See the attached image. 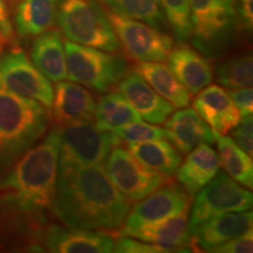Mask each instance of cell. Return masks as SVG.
I'll return each instance as SVG.
<instances>
[{
  "mask_svg": "<svg viewBox=\"0 0 253 253\" xmlns=\"http://www.w3.org/2000/svg\"><path fill=\"white\" fill-rule=\"evenodd\" d=\"M0 31L11 39H13V26L9 17V9L6 0H0Z\"/></svg>",
  "mask_w": 253,
  "mask_h": 253,
  "instance_id": "8d00e7d4",
  "label": "cell"
},
{
  "mask_svg": "<svg viewBox=\"0 0 253 253\" xmlns=\"http://www.w3.org/2000/svg\"><path fill=\"white\" fill-rule=\"evenodd\" d=\"M114 13L143 21L155 28L167 26V19L158 0H100Z\"/></svg>",
  "mask_w": 253,
  "mask_h": 253,
  "instance_id": "83f0119b",
  "label": "cell"
},
{
  "mask_svg": "<svg viewBox=\"0 0 253 253\" xmlns=\"http://www.w3.org/2000/svg\"><path fill=\"white\" fill-rule=\"evenodd\" d=\"M253 248V233L252 230L248 231L244 235L231 239L229 242L224 243L211 249L209 252L216 253H249L252 252Z\"/></svg>",
  "mask_w": 253,
  "mask_h": 253,
  "instance_id": "836d02e7",
  "label": "cell"
},
{
  "mask_svg": "<svg viewBox=\"0 0 253 253\" xmlns=\"http://www.w3.org/2000/svg\"><path fill=\"white\" fill-rule=\"evenodd\" d=\"M103 169L113 184L126 198L135 202L141 201L170 181L166 175L145 167L119 145L110 150L104 160Z\"/></svg>",
  "mask_w": 253,
  "mask_h": 253,
  "instance_id": "30bf717a",
  "label": "cell"
},
{
  "mask_svg": "<svg viewBox=\"0 0 253 253\" xmlns=\"http://www.w3.org/2000/svg\"><path fill=\"white\" fill-rule=\"evenodd\" d=\"M220 161L208 143L198 144L186 155L176 170L178 182L190 196H195L219 171Z\"/></svg>",
  "mask_w": 253,
  "mask_h": 253,
  "instance_id": "ffe728a7",
  "label": "cell"
},
{
  "mask_svg": "<svg viewBox=\"0 0 253 253\" xmlns=\"http://www.w3.org/2000/svg\"><path fill=\"white\" fill-rule=\"evenodd\" d=\"M214 142L219 151V161L226 173L240 185L248 189L253 188L252 157L245 153L232 137L214 131Z\"/></svg>",
  "mask_w": 253,
  "mask_h": 253,
  "instance_id": "4316f807",
  "label": "cell"
},
{
  "mask_svg": "<svg viewBox=\"0 0 253 253\" xmlns=\"http://www.w3.org/2000/svg\"><path fill=\"white\" fill-rule=\"evenodd\" d=\"M253 213L251 210L242 212H229L203 221L191 231L194 242L204 251L244 235L252 230Z\"/></svg>",
  "mask_w": 253,
  "mask_h": 253,
  "instance_id": "e0dca14e",
  "label": "cell"
},
{
  "mask_svg": "<svg viewBox=\"0 0 253 253\" xmlns=\"http://www.w3.org/2000/svg\"><path fill=\"white\" fill-rule=\"evenodd\" d=\"M195 196L189 218L190 233L210 218L251 210L253 205L252 192L224 171H218Z\"/></svg>",
  "mask_w": 253,
  "mask_h": 253,
  "instance_id": "ba28073f",
  "label": "cell"
},
{
  "mask_svg": "<svg viewBox=\"0 0 253 253\" xmlns=\"http://www.w3.org/2000/svg\"><path fill=\"white\" fill-rule=\"evenodd\" d=\"M56 23L72 42L114 53L121 48L99 0H56Z\"/></svg>",
  "mask_w": 253,
  "mask_h": 253,
  "instance_id": "277c9868",
  "label": "cell"
},
{
  "mask_svg": "<svg viewBox=\"0 0 253 253\" xmlns=\"http://www.w3.org/2000/svg\"><path fill=\"white\" fill-rule=\"evenodd\" d=\"M13 39L8 38L2 31H0V58L5 54L6 47H7Z\"/></svg>",
  "mask_w": 253,
  "mask_h": 253,
  "instance_id": "74e56055",
  "label": "cell"
},
{
  "mask_svg": "<svg viewBox=\"0 0 253 253\" xmlns=\"http://www.w3.org/2000/svg\"><path fill=\"white\" fill-rule=\"evenodd\" d=\"M59 137V163L77 167L102 164L110 150L121 144L113 130L99 129L93 121L61 126Z\"/></svg>",
  "mask_w": 253,
  "mask_h": 253,
  "instance_id": "52a82bcc",
  "label": "cell"
},
{
  "mask_svg": "<svg viewBox=\"0 0 253 253\" xmlns=\"http://www.w3.org/2000/svg\"><path fill=\"white\" fill-rule=\"evenodd\" d=\"M130 202L113 184L103 164H60L52 210L67 227L80 230L121 229Z\"/></svg>",
  "mask_w": 253,
  "mask_h": 253,
  "instance_id": "6da1fadb",
  "label": "cell"
},
{
  "mask_svg": "<svg viewBox=\"0 0 253 253\" xmlns=\"http://www.w3.org/2000/svg\"><path fill=\"white\" fill-rule=\"evenodd\" d=\"M107 17L120 41L131 59L140 62L166 61L173 46L169 34L143 21L116 14L106 9Z\"/></svg>",
  "mask_w": 253,
  "mask_h": 253,
  "instance_id": "9c48e42d",
  "label": "cell"
},
{
  "mask_svg": "<svg viewBox=\"0 0 253 253\" xmlns=\"http://www.w3.org/2000/svg\"><path fill=\"white\" fill-rule=\"evenodd\" d=\"M67 79L99 93H108L128 73L122 56L104 50L63 41Z\"/></svg>",
  "mask_w": 253,
  "mask_h": 253,
  "instance_id": "5b68a950",
  "label": "cell"
},
{
  "mask_svg": "<svg viewBox=\"0 0 253 253\" xmlns=\"http://www.w3.org/2000/svg\"><path fill=\"white\" fill-rule=\"evenodd\" d=\"M114 252L119 253H162L169 252L167 249L161 248V246L151 244V243H145L142 240L131 239L130 237L122 236V238L116 243L114 246Z\"/></svg>",
  "mask_w": 253,
  "mask_h": 253,
  "instance_id": "d6a6232c",
  "label": "cell"
},
{
  "mask_svg": "<svg viewBox=\"0 0 253 253\" xmlns=\"http://www.w3.org/2000/svg\"><path fill=\"white\" fill-rule=\"evenodd\" d=\"M94 119L95 125L102 130H114L142 121L140 114L120 91H110L101 97Z\"/></svg>",
  "mask_w": 253,
  "mask_h": 253,
  "instance_id": "484cf974",
  "label": "cell"
},
{
  "mask_svg": "<svg viewBox=\"0 0 253 253\" xmlns=\"http://www.w3.org/2000/svg\"><path fill=\"white\" fill-rule=\"evenodd\" d=\"M126 237L158 245L167 249L169 252L186 251L184 249L189 248L191 242L188 213L179 214L150 225H144L132 231Z\"/></svg>",
  "mask_w": 253,
  "mask_h": 253,
  "instance_id": "603a6c76",
  "label": "cell"
},
{
  "mask_svg": "<svg viewBox=\"0 0 253 253\" xmlns=\"http://www.w3.org/2000/svg\"><path fill=\"white\" fill-rule=\"evenodd\" d=\"M252 130H253L252 115H248L245 116V118H242L238 125L232 129V140L235 141L236 143L251 157L253 154Z\"/></svg>",
  "mask_w": 253,
  "mask_h": 253,
  "instance_id": "1f68e13d",
  "label": "cell"
},
{
  "mask_svg": "<svg viewBox=\"0 0 253 253\" xmlns=\"http://www.w3.org/2000/svg\"><path fill=\"white\" fill-rule=\"evenodd\" d=\"M128 151L145 167L166 176H171L182 162V155L167 138L128 144Z\"/></svg>",
  "mask_w": 253,
  "mask_h": 253,
  "instance_id": "d4e9b609",
  "label": "cell"
},
{
  "mask_svg": "<svg viewBox=\"0 0 253 253\" xmlns=\"http://www.w3.org/2000/svg\"><path fill=\"white\" fill-rule=\"evenodd\" d=\"M118 84L120 93L149 123L162 125L175 110V107L157 94L137 72L126 73Z\"/></svg>",
  "mask_w": 253,
  "mask_h": 253,
  "instance_id": "4fadbf2b",
  "label": "cell"
},
{
  "mask_svg": "<svg viewBox=\"0 0 253 253\" xmlns=\"http://www.w3.org/2000/svg\"><path fill=\"white\" fill-rule=\"evenodd\" d=\"M191 39L196 48L219 54L237 26L235 0H189Z\"/></svg>",
  "mask_w": 253,
  "mask_h": 253,
  "instance_id": "8992f818",
  "label": "cell"
},
{
  "mask_svg": "<svg viewBox=\"0 0 253 253\" xmlns=\"http://www.w3.org/2000/svg\"><path fill=\"white\" fill-rule=\"evenodd\" d=\"M218 84L235 90L252 87L253 61L250 54L237 55L221 62L217 68Z\"/></svg>",
  "mask_w": 253,
  "mask_h": 253,
  "instance_id": "f1b7e54d",
  "label": "cell"
},
{
  "mask_svg": "<svg viewBox=\"0 0 253 253\" xmlns=\"http://www.w3.org/2000/svg\"><path fill=\"white\" fill-rule=\"evenodd\" d=\"M236 21L244 32H251L253 26V0H235Z\"/></svg>",
  "mask_w": 253,
  "mask_h": 253,
  "instance_id": "e575fe53",
  "label": "cell"
},
{
  "mask_svg": "<svg viewBox=\"0 0 253 253\" xmlns=\"http://www.w3.org/2000/svg\"><path fill=\"white\" fill-rule=\"evenodd\" d=\"M135 72H137L157 94L176 108H185L190 104L191 94L164 63L141 62L135 67Z\"/></svg>",
  "mask_w": 253,
  "mask_h": 253,
  "instance_id": "cb8c5ba5",
  "label": "cell"
},
{
  "mask_svg": "<svg viewBox=\"0 0 253 253\" xmlns=\"http://www.w3.org/2000/svg\"><path fill=\"white\" fill-rule=\"evenodd\" d=\"M167 60L168 67L191 95L197 94L213 80L212 68L208 60L184 42L172 46Z\"/></svg>",
  "mask_w": 253,
  "mask_h": 253,
  "instance_id": "9a60e30c",
  "label": "cell"
},
{
  "mask_svg": "<svg viewBox=\"0 0 253 253\" xmlns=\"http://www.w3.org/2000/svg\"><path fill=\"white\" fill-rule=\"evenodd\" d=\"M53 120L60 126L73 122L93 121L96 109L94 96L77 82L59 81L54 88Z\"/></svg>",
  "mask_w": 253,
  "mask_h": 253,
  "instance_id": "2e32d148",
  "label": "cell"
},
{
  "mask_svg": "<svg viewBox=\"0 0 253 253\" xmlns=\"http://www.w3.org/2000/svg\"><path fill=\"white\" fill-rule=\"evenodd\" d=\"M231 100L233 101L235 106L238 108L240 116L245 118L248 115H252L253 110V90L251 87L242 88L229 91Z\"/></svg>",
  "mask_w": 253,
  "mask_h": 253,
  "instance_id": "d590c367",
  "label": "cell"
},
{
  "mask_svg": "<svg viewBox=\"0 0 253 253\" xmlns=\"http://www.w3.org/2000/svg\"><path fill=\"white\" fill-rule=\"evenodd\" d=\"M9 4L20 37H38L54 26L56 0H9Z\"/></svg>",
  "mask_w": 253,
  "mask_h": 253,
  "instance_id": "7402d4cb",
  "label": "cell"
},
{
  "mask_svg": "<svg viewBox=\"0 0 253 253\" xmlns=\"http://www.w3.org/2000/svg\"><path fill=\"white\" fill-rule=\"evenodd\" d=\"M49 115L38 101L0 88V168L18 160L45 134Z\"/></svg>",
  "mask_w": 253,
  "mask_h": 253,
  "instance_id": "3957f363",
  "label": "cell"
},
{
  "mask_svg": "<svg viewBox=\"0 0 253 253\" xmlns=\"http://www.w3.org/2000/svg\"><path fill=\"white\" fill-rule=\"evenodd\" d=\"M167 23L171 27L176 39L184 42L191 37L189 0H158Z\"/></svg>",
  "mask_w": 253,
  "mask_h": 253,
  "instance_id": "f546056e",
  "label": "cell"
},
{
  "mask_svg": "<svg viewBox=\"0 0 253 253\" xmlns=\"http://www.w3.org/2000/svg\"><path fill=\"white\" fill-rule=\"evenodd\" d=\"M197 94L194 108L214 131L225 135L240 122L239 110L223 87L209 84Z\"/></svg>",
  "mask_w": 253,
  "mask_h": 253,
  "instance_id": "5bb4252c",
  "label": "cell"
},
{
  "mask_svg": "<svg viewBox=\"0 0 253 253\" xmlns=\"http://www.w3.org/2000/svg\"><path fill=\"white\" fill-rule=\"evenodd\" d=\"M32 61L49 81L67 79V61L61 32L49 28L36 38L32 45Z\"/></svg>",
  "mask_w": 253,
  "mask_h": 253,
  "instance_id": "44dd1931",
  "label": "cell"
},
{
  "mask_svg": "<svg viewBox=\"0 0 253 253\" xmlns=\"http://www.w3.org/2000/svg\"><path fill=\"white\" fill-rule=\"evenodd\" d=\"M59 150V126H55L45 140L28 149L0 181V212L36 220L53 208Z\"/></svg>",
  "mask_w": 253,
  "mask_h": 253,
  "instance_id": "7a4b0ae2",
  "label": "cell"
},
{
  "mask_svg": "<svg viewBox=\"0 0 253 253\" xmlns=\"http://www.w3.org/2000/svg\"><path fill=\"white\" fill-rule=\"evenodd\" d=\"M190 202L191 196L185 190L173 184L162 185L130 209L121 227V235L126 237L144 225L188 213Z\"/></svg>",
  "mask_w": 253,
  "mask_h": 253,
  "instance_id": "7c38bea8",
  "label": "cell"
},
{
  "mask_svg": "<svg viewBox=\"0 0 253 253\" xmlns=\"http://www.w3.org/2000/svg\"><path fill=\"white\" fill-rule=\"evenodd\" d=\"M113 132L118 136L120 141L126 142L128 144L136 143V142L160 140V138L168 140L167 129L160 128L153 123H142L141 121L114 129Z\"/></svg>",
  "mask_w": 253,
  "mask_h": 253,
  "instance_id": "4dcf8cb0",
  "label": "cell"
},
{
  "mask_svg": "<svg viewBox=\"0 0 253 253\" xmlns=\"http://www.w3.org/2000/svg\"><path fill=\"white\" fill-rule=\"evenodd\" d=\"M62 229L53 225L45 237L46 248L58 253H106L114 252L115 243L104 232L80 229Z\"/></svg>",
  "mask_w": 253,
  "mask_h": 253,
  "instance_id": "ac0fdd59",
  "label": "cell"
},
{
  "mask_svg": "<svg viewBox=\"0 0 253 253\" xmlns=\"http://www.w3.org/2000/svg\"><path fill=\"white\" fill-rule=\"evenodd\" d=\"M168 140L179 153L188 154L198 144L214 143V130L204 121L195 108L178 110L166 121Z\"/></svg>",
  "mask_w": 253,
  "mask_h": 253,
  "instance_id": "d6986e66",
  "label": "cell"
},
{
  "mask_svg": "<svg viewBox=\"0 0 253 253\" xmlns=\"http://www.w3.org/2000/svg\"><path fill=\"white\" fill-rule=\"evenodd\" d=\"M0 88L38 101L46 109H50L54 99V89L48 79L19 48L11 49L0 58Z\"/></svg>",
  "mask_w": 253,
  "mask_h": 253,
  "instance_id": "8fae6325",
  "label": "cell"
}]
</instances>
